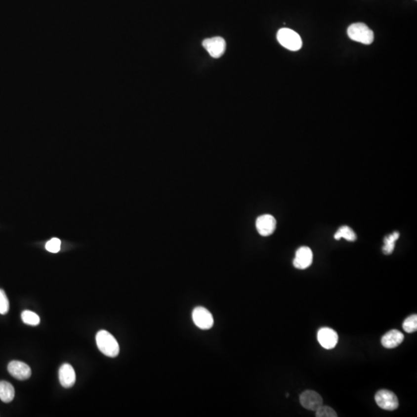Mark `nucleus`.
I'll list each match as a JSON object with an SVG mask.
<instances>
[{
	"label": "nucleus",
	"instance_id": "obj_1",
	"mask_svg": "<svg viewBox=\"0 0 417 417\" xmlns=\"http://www.w3.org/2000/svg\"><path fill=\"white\" fill-rule=\"evenodd\" d=\"M96 342L98 349L106 356L115 358L119 355L120 351L119 343L115 337L107 331L101 330L97 333Z\"/></svg>",
	"mask_w": 417,
	"mask_h": 417
},
{
	"label": "nucleus",
	"instance_id": "obj_2",
	"mask_svg": "<svg viewBox=\"0 0 417 417\" xmlns=\"http://www.w3.org/2000/svg\"><path fill=\"white\" fill-rule=\"evenodd\" d=\"M347 34L352 41L363 44H371L374 41V33L365 23H353L348 27Z\"/></svg>",
	"mask_w": 417,
	"mask_h": 417
},
{
	"label": "nucleus",
	"instance_id": "obj_3",
	"mask_svg": "<svg viewBox=\"0 0 417 417\" xmlns=\"http://www.w3.org/2000/svg\"><path fill=\"white\" fill-rule=\"evenodd\" d=\"M280 44L288 50L297 51L302 47V40L297 33L288 28H282L277 34Z\"/></svg>",
	"mask_w": 417,
	"mask_h": 417
},
{
	"label": "nucleus",
	"instance_id": "obj_4",
	"mask_svg": "<svg viewBox=\"0 0 417 417\" xmlns=\"http://www.w3.org/2000/svg\"><path fill=\"white\" fill-rule=\"evenodd\" d=\"M375 400L376 404L382 410L392 411L399 407L397 396L394 392L387 389H381L377 392L375 396Z\"/></svg>",
	"mask_w": 417,
	"mask_h": 417
},
{
	"label": "nucleus",
	"instance_id": "obj_5",
	"mask_svg": "<svg viewBox=\"0 0 417 417\" xmlns=\"http://www.w3.org/2000/svg\"><path fill=\"white\" fill-rule=\"evenodd\" d=\"M203 46L213 58H219L226 51V43L225 40L220 37L208 38L203 41Z\"/></svg>",
	"mask_w": 417,
	"mask_h": 417
},
{
	"label": "nucleus",
	"instance_id": "obj_6",
	"mask_svg": "<svg viewBox=\"0 0 417 417\" xmlns=\"http://www.w3.org/2000/svg\"><path fill=\"white\" fill-rule=\"evenodd\" d=\"M193 320L195 325L203 330L210 329L214 324L212 314L203 307H197L193 310Z\"/></svg>",
	"mask_w": 417,
	"mask_h": 417
},
{
	"label": "nucleus",
	"instance_id": "obj_7",
	"mask_svg": "<svg viewBox=\"0 0 417 417\" xmlns=\"http://www.w3.org/2000/svg\"><path fill=\"white\" fill-rule=\"evenodd\" d=\"M300 403L306 410L316 411L323 405L322 396L312 390L304 391L300 396Z\"/></svg>",
	"mask_w": 417,
	"mask_h": 417
},
{
	"label": "nucleus",
	"instance_id": "obj_8",
	"mask_svg": "<svg viewBox=\"0 0 417 417\" xmlns=\"http://www.w3.org/2000/svg\"><path fill=\"white\" fill-rule=\"evenodd\" d=\"M318 341L326 349H333L338 344V335L330 328H322L318 333Z\"/></svg>",
	"mask_w": 417,
	"mask_h": 417
},
{
	"label": "nucleus",
	"instance_id": "obj_9",
	"mask_svg": "<svg viewBox=\"0 0 417 417\" xmlns=\"http://www.w3.org/2000/svg\"><path fill=\"white\" fill-rule=\"evenodd\" d=\"M275 218L269 214L262 215L256 219V227L260 235L267 237L271 235L276 229Z\"/></svg>",
	"mask_w": 417,
	"mask_h": 417
},
{
	"label": "nucleus",
	"instance_id": "obj_10",
	"mask_svg": "<svg viewBox=\"0 0 417 417\" xmlns=\"http://www.w3.org/2000/svg\"><path fill=\"white\" fill-rule=\"evenodd\" d=\"M313 261V253L308 247H301L295 253V258L293 259V264L294 267L299 270H304L311 265Z\"/></svg>",
	"mask_w": 417,
	"mask_h": 417
},
{
	"label": "nucleus",
	"instance_id": "obj_11",
	"mask_svg": "<svg viewBox=\"0 0 417 417\" xmlns=\"http://www.w3.org/2000/svg\"><path fill=\"white\" fill-rule=\"evenodd\" d=\"M9 374L19 380L28 379L31 375L30 366L20 361H12L8 365Z\"/></svg>",
	"mask_w": 417,
	"mask_h": 417
},
{
	"label": "nucleus",
	"instance_id": "obj_12",
	"mask_svg": "<svg viewBox=\"0 0 417 417\" xmlns=\"http://www.w3.org/2000/svg\"><path fill=\"white\" fill-rule=\"evenodd\" d=\"M59 379L63 387L71 388L76 382V374L70 364H64L59 370Z\"/></svg>",
	"mask_w": 417,
	"mask_h": 417
},
{
	"label": "nucleus",
	"instance_id": "obj_13",
	"mask_svg": "<svg viewBox=\"0 0 417 417\" xmlns=\"http://www.w3.org/2000/svg\"><path fill=\"white\" fill-rule=\"evenodd\" d=\"M404 339V335L400 333V331L391 330L388 332L386 334L382 336V346L386 348H394L399 346Z\"/></svg>",
	"mask_w": 417,
	"mask_h": 417
},
{
	"label": "nucleus",
	"instance_id": "obj_14",
	"mask_svg": "<svg viewBox=\"0 0 417 417\" xmlns=\"http://www.w3.org/2000/svg\"><path fill=\"white\" fill-rule=\"evenodd\" d=\"M15 396V389L12 384L0 381V400L4 403H10Z\"/></svg>",
	"mask_w": 417,
	"mask_h": 417
},
{
	"label": "nucleus",
	"instance_id": "obj_15",
	"mask_svg": "<svg viewBox=\"0 0 417 417\" xmlns=\"http://www.w3.org/2000/svg\"><path fill=\"white\" fill-rule=\"evenodd\" d=\"M334 237L336 241H339L340 239L344 238L346 241H350V242H353V241H356V239H357L355 232L348 226H343L340 227L338 231L336 232Z\"/></svg>",
	"mask_w": 417,
	"mask_h": 417
},
{
	"label": "nucleus",
	"instance_id": "obj_16",
	"mask_svg": "<svg viewBox=\"0 0 417 417\" xmlns=\"http://www.w3.org/2000/svg\"><path fill=\"white\" fill-rule=\"evenodd\" d=\"M400 237V234L398 232H394L393 234L385 237L384 239V247L382 248L383 253L386 255L392 254L395 249V243Z\"/></svg>",
	"mask_w": 417,
	"mask_h": 417
},
{
	"label": "nucleus",
	"instance_id": "obj_17",
	"mask_svg": "<svg viewBox=\"0 0 417 417\" xmlns=\"http://www.w3.org/2000/svg\"><path fill=\"white\" fill-rule=\"evenodd\" d=\"M21 318L23 322L27 325H29V326H37L41 322L40 317L36 313L28 311V310L23 311Z\"/></svg>",
	"mask_w": 417,
	"mask_h": 417
},
{
	"label": "nucleus",
	"instance_id": "obj_18",
	"mask_svg": "<svg viewBox=\"0 0 417 417\" xmlns=\"http://www.w3.org/2000/svg\"><path fill=\"white\" fill-rule=\"evenodd\" d=\"M403 330L407 333H414L417 330V315H410L405 319L403 324Z\"/></svg>",
	"mask_w": 417,
	"mask_h": 417
},
{
	"label": "nucleus",
	"instance_id": "obj_19",
	"mask_svg": "<svg viewBox=\"0 0 417 417\" xmlns=\"http://www.w3.org/2000/svg\"><path fill=\"white\" fill-rule=\"evenodd\" d=\"M317 417H337L338 415L333 408L328 406H323L319 407L315 411Z\"/></svg>",
	"mask_w": 417,
	"mask_h": 417
},
{
	"label": "nucleus",
	"instance_id": "obj_20",
	"mask_svg": "<svg viewBox=\"0 0 417 417\" xmlns=\"http://www.w3.org/2000/svg\"><path fill=\"white\" fill-rule=\"evenodd\" d=\"M9 309V302L5 292L0 289V314L5 315Z\"/></svg>",
	"mask_w": 417,
	"mask_h": 417
},
{
	"label": "nucleus",
	"instance_id": "obj_21",
	"mask_svg": "<svg viewBox=\"0 0 417 417\" xmlns=\"http://www.w3.org/2000/svg\"><path fill=\"white\" fill-rule=\"evenodd\" d=\"M60 245H61V242L59 239L53 238L46 243V249L50 253H56L60 251Z\"/></svg>",
	"mask_w": 417,
	"mask_h": 417
}]
</instances>
